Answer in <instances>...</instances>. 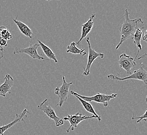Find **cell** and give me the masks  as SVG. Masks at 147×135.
<instances>
[{"label":"cell","instance_id":"6da1fadb","mask_svg":"<svg viewBox=\"0 0 147 135\" xmlns=\"http://www.w3.org/2000/svg\"><path fill=\"white\" fill-rule=\"evenodd\" d=\"M124 18V21L119 29L121 39L119 42L115 47L116 50L126 40L130 38L133 39V35L137 29L144 28V23L140 18H137L134 19L129 18V13L127 9L125 10Z\"/></svg>","mask_w":147,"mask_h":135},{"label":"cell","instance_id":"7a4b0ae2","mask_svg":"<svg viewBox=\"0 0 147 135\" xmlns=\"http://www.w3.org/2000/svg\"><path fill=\"white\" fill-rule=\"evenodd\" d=\"M145 65H142L138 70L134 71L133 73L128 76L121 78L119 76V73L117 76L113 74H109L107 76L108 79L114 81H124L128 80H137L141 81L144 83L145 85L147 84V72L145 70Z\"/></svg>","mask_w":147,"mask_h":135},{"label":"cell","instance_id":"3957f363","mask_svg":"<svg viewBox=\"0 0 147 135\" xmlns=\"http://www.w3.org/2000/svg\"><path fill=\"white\" fill-rule=\"evenodd\" d=\"M70 93L71 95L78 96L86 101H88L89 102H95L96 103L103 104L105 107H108L109 102L110 101L111 99L116 98L117 96V94L116 93H112L111 95H107L105 94L99 93L96 94L95 95L89 97V96L80 95L79 94L76 93L74 91H71Z\"/></svg>","mask_w":147,"mask_h":135},{"label":"cell","instance_id":"277c9868","mask_svg":"<svg viewBox=\"0 0 147 135\" xmlns=\"http://www.w3.org/2000/svg\"><path fill=\"white\" fill-rule=\"evenodd\" d=\"M37 108L45 113L49 118L53 120L55 122L57 127L62 126L64 124L63 120L57 116L55 110L49 103L48 100L47 99H45L44 101L38 104Z\"/></svg>","mask_w":147,"mask_h":135},{"label":"cell","instance_id":"5b68a950","mask_svg":"<svg viewBox=\"0 0 147 135\" xmlns=\"http://www.w3.org/2000/svg\"><path fill=\"white\" fill-rule=\"evenodd\" d=\"M63 83L60 87H57L55 89V94L59 98V102L57 104V106L62 107L64 103L67 101L68 98V94L69 92V88L73 84V82L67 83L66 81L65 76H63Z\"/></svg>","mask_w":147,"mask_h":135},{"label":"cell","instance_id":"8992f818","mask_svg":"<svg viewBox=\"0 0 147 135\" xmlns=\"http://www.w3.org/2000/svg\"><path fill=\"white\" fill-rule=\"evenodd\" d=\"M86 42L88 44L89 54H88L87 63L86 65V67L84 69V71L82 74L85 76H88L90 74L91 67L93 62H94L95 60L98 57L103 59L105 57V54L101 53H98L92 48L91 46L90 42V38L89 37H87L86 38Z\"/></svg>","mask_w":147,"mask_h":135},{"label":"cell","instance_id":"52a82bcc","mask_svg":"<svg viewBox=\"0 0 147 135\" xmlns=\"http://www.w3.org/2000/svg\"><path fill=\"white\" fill-rule=\"evenodd\" d=\"M139 51L138 50L136 54L135 58L134 59L132 57L127 55L126 53H122L119 56V63L121 68L123 69L127 73V74L129 76L131 74L132 68L136 66V60L138 57Z\"/></svg>","mask_w":147,"mask_h":135},{"label":"cell","instance_id":"ba28073f","mask_svg":"<svg viewBox=\"0 0 147 135\" xmlns=\"http://www.w3.org/2000/svg\"><path fill=\"white\" fill-rule=\"evenodd\" d=\"M64 120L68 121L70 123V126L69 127L68 129L66 130V132L69 133L70 130L73 131L77 127L78 124L82 122V121L91 119V118H96V116H82V113L79 112L77 113L74 115H68L67 116L64 118Z\"/></svg>","mask_w":147,"mask_h":135},{"label":"cell","instance_id":"9c48e42d","mask_svg":"<svg viewBox=\"0 0 147 135\" xmlns=\"http://www.w3.org/2000/svg\"><path fill=\"white\" fill-rule=\"evenodd\" d=\"M39 46V44L36 43L34 44H30V46L26 48H18L16 47L13 53L15 55L19 54V53H26V54H27L33 59L43 60H46L47 59L46 58L40 56L38 53L37 49Z\"/></svg>","mask_w":147,"mask_h":135},{"label":"cell","instance_id":"30bf717a","mask_svg":"<svg viewBox=\"0 0 147 135\" xmlns=\"http://www.w3.org/2000/svg\"><path fill=\"white\" fill-rule=\"evenodd\" d=\"M28 113H29V112L26 109H25L23 110V112L20 113V114H16L14 121H12L11 122L9 123V124L0 127V135H4V132L9 130L12 127L14 126L15 124H17L20 122L23 121V122H25L24 120V118H27Z\"/></svg>","mask_w":147,"mask_h":135},{"label":"cell","instance_id":"8fae6325","mask_svg":"<svg viewBox=\"0 0 147 135\" xmlns=\"http://www.w3.org/2000/svg\"><path fill=\"white\" fill-rule=\"evenodd\" d=\"M96 17V14H92L86 23H84L82 25V35L80 39L76 43V44L77 46H80V44L82 41V39H85V37L88 35V34L90 32L92 29L93 28V19Z\"/></svg>","mask_w":147,"mask_h":135},{"label":"cell","instance_id":"7c38bea8","mask_svg":"<svg viewBox=\"0 0 147 135\" xmlns=\"http://www.w3.org/2000/svg\"><path fill=\"white\" fill-rule=\"evenodd\" d=\"M14 83V79L9 74H6L4 78V82L0 85V96L5 97L7 93L10 94L11 88Z\"/></svg>","mask_w":147,"mask_h":135},{"label":"cell","instance_id":"4fadbf2b","mask_svg":"<svg viewBox=\"0 0 147 135\" xmlns=\"http://www.w3.org/2000/svg\"><path fill=\"white\" fill-rule=\"evenodd\" d=\"M13 21L17 25L18 28L23 35L26 37H28L30 39H32L33 36V32L31 29L28 25H26L25 23L20 21V20L17 19V17L15 19H13Z\"/></svg>","mask_w":147,"mask_h":135},{"label":"cell","instance_id":"5bb4252c","mask_svg":"<svg viewBox=\"0 0 147 135\" xmlns=\"http://www.w3.org/2000/svg\"><path fill=\"white\" fill-rule=\"evenodd\" d=\"M79 100V101L80 102V103L82 104V107H84V108L85 109V110L88 112L90 113L91 114H92L93 116H96L97 118V120L100 122L101 121V118L100 116L97 114V113L96 112L94 109L93 108L92 105L91 104L90 102H89L88 101H86L85 100L82 99V98H80L78 96H75Z\"/></svg>","mask_w":147,"mask_h":135},{"label":"cell","instance_id":"9a60e30c","mask_svg":"<svg viewBox=\"0 0 147 135\" xmlns=\"http://www.w3.org/2000/svg\"><path fill=\"white\" fill-rule=\"evenodd\" d=\"M38 42L39 43L38 44L41 46L43 52L45 53L46 56H47L49 60H53L55 63H57L58 60L56 57L55 54L54 53L53 51L51 50V48L48 46L45 45L44 43H43L41 41H40L39 39H38Z\"/></svg>","mask_w":147,"mask_h":135},{"label":"cell","instance_id":"2e32d148","mask_svg":"<svg viewBox=\"0 0 147 135\" xmlns=\"http://www.w3.org/2000/svg\"><path fill=\"white\" fill-rule=\"evenodd\" d=\"M66 52L74 55H80L82 56H84L87 54L85 49H79L77 47L76 42H75L71 43L70 45L67 46Z\"/></svg>","mask_w":147,"mask_h":135},{"label":"cell","instance_id":"e0dca14e","mask_svg":"<svg viewBox=\"0 0 147 135\" xmlns=\"http://www.w3.org/2000/svg\"><path fill=\"white\" fill-rule=\"evenodd\" d=\"M144 29L142 28H138L137 29L135 33L133 35V39H134V42L136 45L138 51H140L142 49L141 40H142V30Z\"/></svg>","mask_w":147,"mask_h":135},{"label":"cell","instance_id":"ac0fdd59","mask_svg":"<svg viewBox=\"0 0 147 135\" xmlns=\"http://www.w3.org/2000/svg\"><path fill=\"white\" fill-rule=\"evenodd\" d=\"M0 35L6 41L10 40L13 38V36L9 30L5 26L0 27Z\"/></svg>","mask_w":147,"mask_h":135},{"label":"cell","instance_id":"d6986e66","mask_svg":"<svg viewBox=\"0 0 147 135\" xmlns=\"http://www.w3.org/2000/svg\"><path fill=\"white\" fill-rule=\"evenodd\" d=\"M132 120H135V119H138L137 121L136 122L137 123H140L141 121L142 120H144V122H146L147 119V109L145 110V112L144 113L140 116H133V117L131 118Z\"/></svg>","mask_w":147,"mask_h":135},{"label":"cell","instance_id":"ffe728a7","mask_svg":"<svg viewBox=\"0 0 147 135\" xmlns=\"http://www.w3.org/2000/svg\"><path fill=\"white\" fill-rule=\"evenodd\" d=\"M142 39L145 42H147V31H145L144 35L142 37Z\"/></svg>","mask_w":147,"mask_h":135},{"label":"cell","instance_id":"44dd1931","mask_svg":"<svg viewBox=\"0 0 147 135\" xmlns=\"http://www.w3.org/2000/svg\"><path fill=\"white\" fill-rule=\"evenodd\" d=\"M47 1H53V0H46ZM56 1H61V0H56Z\"/></svg>","mask_w":147,"mask_h":135}]
</instances>
